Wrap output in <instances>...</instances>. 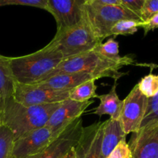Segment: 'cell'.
<instances>
[{
    "label": "cell",
    "instance_id": "obj_1",
    "mask_svg": "<svg viewBox=\"0 0 158 158\" xmlns=\"http://www.w3.org/2000/svg\"><path fill=\"white\" fill-rule=\"evenodd\" d=\"M63 60L61 54L47 45L29 55L9 57L15 83L25 85L36 84L44 80Z\"/></svg>",
    "mask_w": 158,
    "mask_h": 158
},
{
    "label": "cell",
    "instance_id": "obj_2",
    "mask_svg": "<svg viewBox=\"0 0 158 158\" xmlns=\"http://www.w3.org/2000/svg\"><path fill=\"white\" fill-rule=\"evenodd\" d=\"M60 104L25 106L12 99L1 112L0 123L12 131L15 140L30 131L46 126L51 114Z\"/></svg>",
    "mask_w": 158,
    "mask_h": 158
},
{
    "label": "cell",
    "instance_id": "obj_3",
    "mask_svg": "<svg viewBox=\"0 0 158 158\" xmlns=\"http://www.w3.org/2000/svg\"><path fill=\"white\" fill-rule=\"evenodd\" d=\"M123 65L103 58L94 50L63 60L47 77L60 73H83L92 76L96 80L102 77H110L115 81L126 75L120 72ZM45 79V80H46Z\"/></svg>",
    "mask_w": 158,
    "mask_h": 158
},
{
    "label": "cell",
    "instance_id": "obj_4",
    "mask_svg": "<svg viewBox=\"0 0 158 158\" xmlns=\"http://www.w3.org/2000/svg\"><path fill=\"white\" fill-rule=\"evenodd\" d=\"M100 43L83 15L75 26L57 31L47 46L58 51L66 60L93 50Z\"/></svg>",
    "mask_w": 158,
    "mask_h": 158
},
{
    "label": "cell",
    "instance_id": "obj_5",
    "mask_svg": "<svg viewBox=\"0 0 158 158\" xmlns=\"http://www.w3.org/2000/svg\"><path fill=\"white\" fill-rule=\"evenodd\" d=\"M83 15L95 36L100 42L110 36L112 27L120 20L132 19L142 22L139 15L122 5L86 2Z\"/></svg>",
    "mask_w": 158,
    "mask_h": 158
},
{
    "label": "cell",
    "instance_id": "obj_6",
    "mask_svg": "<svg viewBox=\"0 0 158 158\" xmlns=\"http://www.w3.org/2000/svg\"><path fill=\"white\" fill-rule=\"evenodd\" d=\"M69 91L56 90L37 84L25 85L15 83L13 99L25 106H40L61 103L69 99Z\"/></svg>",
    "mask_w": 158,
    "mask_h": 158
},
{
    "label": "cell",
    "instance_id": "obj_7",
    "mask_svg": "<svg viewBox=\"0 0 158 158\" xmlns=\"http://www.w3.org/2000/svg\"><path fill=\"white\" fill-rule=\"evenodd\" d=\"M83 120L79 117L40 152L24 158H66L77 145L83 133Z\"/></svg>",
    "mask_w": 158,
    "mask_h": 158
},
{
    "label": "cell",
    "instance_id": "obj_8",
    "mask_svg": "<svg viewBox=\"0 0 158 158\" xmlns=\"http://www.w3.org/2000/svg\"><path fill=\"white\" fill-rule=\"evenodd\" d=\"M148 98L141 94L137 85L134 86L123 100L120 120L125 134L137 133L140 130L148 107Z\"/></svg>",
    "mask_w": 158,
    "mask_h": 158
},
{
    "label": "cell",
    "instance_id": "obj_9",
    "mask_svg": "<svg viewBox=\"0 0 158 158\" xmlns=\"http://www.w3.org/2000/svg\"><path fill=\"white\" fill-rule=\"evenodd\" d=\"M46 2L47 11L55 18L60 31L81 21L86 0H46Z\"/></svg>",
    "mask_w": 158,
    "mask_h": 158
},
{
    "label": "cell",
    "instance_id": "obj_10",
    "mask_svg": "<svg viewBox=\"0 0 158 158\" xmlns=\"http://www.w3.org/2000/svg\"><path fill=\"white\" fill-rule=\"evenodd\" d=\"M91 103H93V101L90 100L77 102L69 99L61 102L57 109L51 114L46 125L50 130L53 139L61 134L74 120L81 117Z\"/></svg>",
    "mask_w": 158,
    "mask_h": 158
},
{
    "label": "cell",
    "instance_id": "obj_11",
    "mask_svg": "<svg viewBox=\"0 0 158 158\" xmlns=\"http://www.w3.org/2000/svg\"><path fill=\"white\" fill-rule=\"evenodd\" d=\"M54 140L47 126L30 131L14 140L11 158H24L43 151Z\"/></svg>",
    "mask_w": 158,
    "mask_h": 158
},
{
    "label": "cell",
    "instance_id": "obj_12",
    "mask_svg": "<svg viewBox=\"0 0 158 158\" xmlns=\"http://www.w3.org/2000/svg\"><path fill=\"white\" fill-rule=\"evenodd\" d=\"M128 144L132 158H158V123L133 133Z\"/></svg>",
    "mask_w": 158,
    "mask_h": 158
},
{
    "label": "cell",
    "instance_id": "obj_13",
    "mask_svg": "<svg viewBox=\"0 0 158 158\" xmlns=\"http://www.w3.org/2000/svg\"><path fill=\"white\" fill-rule=\"evenodd\" d=\"M102 128L101 122L83 127L81 137L74 147L77 158H103L101 154Z\"/></svg>",
    "mask_w": 158,
    "mask_h": 158
},
{
    "label": "cell",
    "instance_id": "obj_14",
    "mask_svg": "<svg viewBox=\"0 0 158 158\" xmlns=\"http://www.w3.org/2000/svg\"><path fill=\"white\" fill-rule=\"evenodd\" d=\"M92 79H94L92 76L83 73H60L52 76L36 84L42 87L48 88V89L70 91L81 83Z\"/></svg>",
    "mask_w": 158,
    "mask_h": 158
},
{
    "label": "cell",
    "instance_id": "obj_15",
    "mask_svg": "<svg viewBox=\"0 0 158 158\" xmlns=\"http://www.w3.org/2000/svg\"><path fill=\"white\" fill-rule=\"evenodd\" d=\"M127 137V134L122 127L120 120L109 118L103 122L102 128L101 154L103 158H106L111 151L121 140Z\"/></svg>",
    "mask_w": 158,
    "mask_h": 158
},
{
    "label": "cell",
    "instance_id": "obj_16",
    "mask_svg": "<svg viewBox=\"0 0 158 158\" xmlns=\"http://www.w3.org/2000/svg\"><path fill=\"white\" fill-rule=\"evenodd\" d=\"M98 98L100 100V105L94 109L93 114L99 117L109 115L110 119L120 120L123 100H120L117 94V81L114 82L108 94L98 96Z\"/></svg>",
    "mask_w": 158,
    "mask_h": 158
},
{
    "label": "cell",
    "instance_id": "obj_17",
    "mask_svg": "<svg viewBox=\"0 0 158 158\" xmlns=\"http://www.w3.org/2000/svg\"><path fill=\"white\" fill-rule=\"evenodd\" d=\"M15 81L9 66V57L0 55V112L13 99Z\"/></svg>",
    "mask_w": 158,
    "mask_h": 158
},
{
    "label": "cell",
    "instance_id": "obj_18",
    "mask_svg": "<svg viewBox=\"0 0 158 158\" xmlns=\"http://www.w3.org/2000/svg\"><path fill=\"white\" fill-rule=\"evenodd\" d=\"M93 50L95 51L103 58L115 63H120L123 66L137 65L132 56H120L119 53V44L114 40V38H110L106 43H99Z\"/></svg>",
    "mask_w": 158,
    "mask_h": 158
},
{
    "label": "cell",
    "instance_id": "obj_19",
    "mask_svg": "<svg viewBox=\"0 0 158 158\" xmlns=\"http://www.w3.org/2000/svg\"><path fill=\"white\" fill-rule=\"evenodd\" d=\"M95 81L96 80L94 79L88 80L69 91V100L77 102H86L92 98H98L99 95L96 93L97 86Z\"/></svg>",
    "mask_w": 158,
    "mask_h": 158
},
{
    "label": "cell",
    "instance_id": "obj_20",
    "mask_svg": "<svg viewBox=\"0 0 158 158\" xmlns=\"http://www.w3.org/2000/svg\"><path fill=\"white\" fill-rule=\"evenodd\" d=\"M142 22L132 19H123L117 22L112 27L110 32V36L114 35V37L119 35H133L137 32L138 27H140Z\"/></svg>",
    "mask_w": 158,
    "mask_h": 158
},
{
    "label": "cell",
    "instance_id": "obj_21",
    "mask_svg": "<svg viewBox=\"0 0 158 158\" xmlns=\"http://www.w3.org/2000/svg\"><path fill=\"white\" fill-rule=\"evenodd\" d=\"M14 137L12 131L0 123V158H11Z\"/></svg>",
    "mask_w": 158,
    "mask_h": 158
},
{
    "label": "cell",
    "instance_id": "obj_22",
    "mask_svg": "<svg viewBox=\"0 0 158 158\" xmlns=\"http://www.w3.org/2000/svg\"><path fill=\"white\" fill-rule=\"evenodd\" d=\"M139 90L147 98H152L158 92V75L150 73L137 83Z\"/></svg>",
    "mask_w": 158,
    "mask_h": 158
},
{
    "label": "cell",
    "instance_id": "obj_23",
    "mask_svg": "<svg viewBox=\"0 0 158 158\" xmlns=\"http://www.w3.org/2000/svg\"><path fill=\"white\" fill-rule=\"evenodd\" d=\"M155 123H158V92L154 97L148 99V107L140 128Z\"/></svg>",
    "mask_w": 158,
    "mask_h": 158
},
{
    "label": "cell",
    "instance_id": "obj_24",
    "mask_svg": "<svg viewBox=\"0 0 158 158\" xmlns=\"http://www.w3.org/2000/svg\"><path fill=\"white\" fill-rule=\"evenodd\" d=\"M27 6L47 11L46 0H0V7L5 6Z\"/></svg>",
    "mask_w": 158,
    "mask_h": 158
},
{
    "label": "cell",
    "instance_id": "obj_25",
    "mask_svg": "<svg viewBox=\"0 0 158 158\" xmlns=\"http://www.w3.org/2000/svg\"><path fill=\"white\" fill-rule=\"evenodd\" d=\"M158 12V0H145L140 13L142 23L146 22Z\"/></svg>",
    "mask_w": 158,
    "mask_h": 158
},
{
    "label": "cell",
    "instance_id": "obj_26",
    "mask_svg": "<svg viewBox=\"0 0 158 158\" xmlns=\"http://www.w3.org/2000/svg\"><path fill=\"white\" fill-rule=\"evenodd\" d=\"M106 158H132L131 149L126 139L121 140Z\"/></svg>",
    "mask_w": 158,
    "mask_h": 158
},
{
    "label": "cell",
    "instance_id": "obj_27",
    "mask_svg": "<svg viewBox=\"0 0 158 158\" xmlns=\"http://www.w3.org/2000/svg\"><path fill=\"white\" fill-rule=\"evenodd\" d=\"M120 2L123 6L140 16V11L144 4L145 0H120Z\"/></svg>",
    "mask_w": 158,
    "mask_h": 158
},
{
    "label": "cell",
    "instance_id": "obj_28",
    "mask_svg": "<svg viewBox=\"0 0 158 158\" xmlns=\"http://www.w3.org/2000/svg\"><path fill=\"white\" fill-rule=\"evenodd\" d=\"M140 27L143 28L144 31V35H146L150 31H153L158 28V12L150 18L148 21L141 23Z\"/></svg>",
    "mask_w": 158,
    "mask_h": 158
},
{
    "label": "cell",
    "instance_id": "obj_29",
    "mask_svg": "<svg viewBox=\"0 0 158 158\" xmlns=\"http://www.w3.org/2000/svg\"><path fill=\"white\" fill-rule=\"evenodd\" d=\"M86 2H97L103 5H122L120 0H86Z\"/></svg>",
    "mask_w": 158,
    "mask_h": 158
},
{
    "label": "cell",
    "instance_id": "obj_30",
    "mask_svg": "<svg viewBox=\"0 0 158 158\" xmlns=\"http://www.w3.org/2000/svg\"><path fill=\"white\" fill-rule=\"evenodd\" d=\"M66 158H77V156H76L75 151H74V148L71 150L70 152L69 153V154H68L67 157H66Z\"/></svg>",
    "mask_w": 158,
    "mask_h": 158
},
{
    "label": "cell",
    "instance_id": "obj_31",
    "mask_svg": "<svg viewBox=\"0 0 158 158\" xmlns=\"http://www.w3.org/2000/svg\"><path fill=\"white\" fill-rule=\"evenodd\" d=\"M0 120H1V112H0Z\"/></svg>",
    "mask_w": 158,
    "mask_h": 158
}]
</instances>
